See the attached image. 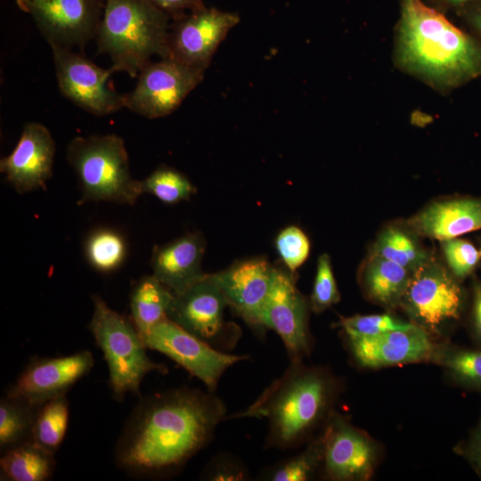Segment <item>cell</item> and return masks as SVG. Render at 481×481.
Masks as SVG:
<instances>
[{
    "label": "cell",
    "instance_id": "obj_1",
    "mask_svg": "<svg viewBox=\"0 0 481 481\" xmlns=\"http://www.w3.org/2000/svg\"><path fill=\"white\" fill-rule=\"evenodd\" d=\"M226 406L214 392L181 387L141 399L115 449L117 465L130 473H167L213 439Z\"/></svg>",
    "mask_w": 481,
    "mask_h": 481
},
{
    "label": "cell",
    "instance_id": "obj_2",
    "mask_svg": "<svg viewBox=\"0 0 481 481\" xmlns=\"http://www.w3.org/2000/svg\"><path fill=\"white\" fill-rule=\"evenodd\" d=\"M397 59L407 71L441 88L481 74V45L421 0H402Z\"/></svg>",
    "mask_w": 481,
    "mask_h": 481
},
{
    "label": "cell",
    "instance_id": "obj_3",
    "mask_svg": "<svg viewBox=\"0 0 481 481\" xmlns=\"http://www.w3.org/2000/svg\"><path fill=\"white\" fill-rule=\"evenodd\" d=\"M335 382L323 370L303 361L289 362L284 372L244 411L226 420L256 418L267 421L266 449L289 450L305 442L329 419Z\"/></svg>",
    "mask_w": 481,
    "mask_h": 481
},
{
    "label": "cell",
    "instance_id": "obj_4",
    "mask_svg": "<svg viewBox=\"0 0 481 481\" xmlns=\"http://www.w3.org/2000/svg\"><path fill=\"white\" fill-rule=\"evenodd\" d=\"M171 17L148 0H105L95 37L114 72L136 77L153 55L167 56Z\"/></svg>",
    "mask_w": 481,
    "mask_h": 481
},
{
    "label": "cell",
    "instance_id": "obj_5",
    "mask_svg": "<svg viewBox=\"0 0 481 481\" xmlns=\"http://www.w3.org/2000/svg\"><path fill=\"white\" fill-rule=\"evenodd\" d=\"M67 159L80 187L79 203L108 201L133 206L143 194L133 178L124 140L116 134L77 136L67 146Z\"/></svg>",
    "mask_w": 481,
    "mask_h": 481
},
{
    "label": "cell",
    "instance_id": "obj_6",
    "mask_svg": "<svg viewBox=\"0 0 481 481\" xmlns=\"http://www.w3.org/2000/svg\"><path fill=\"white\" fill-rule=\"evenodd\" d=\"M94 312L88 329L103 353L109 369L110 387L119 401L127 394L138 395L144 377L153 371L165 374L166 365L151 360L134 323L93 296Z\"/></svg>",
    "mask_w": 481,
    "mask_h": 481
},
{
    "label": "cell",
    "instance_id": "obj_7",
    "mask_svg": "<svg viewBox=\"0 0 481 481\" xmlns=\"http://www.w3.org/2000/svg\"><path fill=\"white\" fill-rule=\"evenodd\" d=\"M226 301L209 274L203 276L179 295H175L168 318L180 327L223 351L233 348L240 330L224 320Z\"/></svg>",
    "mask_w": 481,
    "mask_h": 481
},
{
    "label": "cell",
    "instance_id": "obj_8",
    "mask_svg": "<svg viewBox=\"0 0 481 481\" xmlns=\"http://www.w3.org/2000/svg\"><path fill=\"white\" fill-rule=\"evenodd\" d=\"M399 306L416 325L434 332L459 319L463 292L453 274L430 258L412 273Z\"/></svg>",
    "mask_w": 481,
    "mask_h": 481
},
{
    "label": "cell",
    "instance_id": "obj_9",
    "mask_svg": "<svg viewBox=\"0 0 481 481\" xmlns=\"http://www.w3.org/2000/svg\"><path fill=\"white\" fill-rule=\"evenodd\" d=\"M142 338L148 349L166 355L214 393L227 369L249 359L247 355L227 354L213 347L169 318L159 322Z\"/></svg>",
    "mask_w": 481,
    "mask_h": 481
},
{
    "label": "cell",
    "instance_id": "obj_10",
    "mask_svg": "<svg viewBox=\"0 0 481 481\" xmlns=\"http://www.w3.org/2000/svg\"><path fill=\"white\" fill-rule=\"evenodd\" d=\"M205 71L165 58L140 71L134 90L125 94V108L147 118L175 111L204 78Z\"/></svg>",
    "mask_w": 481,
    "mask_h": 481
},
{
    "label": "cell",
    "instance_id": "obj_11",
    "mask_svg": "<svg viewBox=\"0 0 481 481\" xmlns=\"http://www.w3.org/2000/svg\"><path fill=\"white\" fill-rule=\"evenodd\" d=\"M61 94L84 110L98 117L125 108V94L108 84L113 69H103L72 48L51 45Z\"/></svg>",
    "mask_w": 481,
    "mask_h": 481
},
{
    "label": "cell",
    "instance_id": "obj_12",
    "mask_svg": "<svg viewBox=\"0 0 481 481\" xmlns=\"http://www.w3.org/2000/svg\"><path fill=\"white\" fill-rule=\"evenodd\" d=\"M29 13L51 45L81 51L95 39L104 11L103 0H15Z\"/></svg>",
    "mask_w": 481,
    "mask_h": 481
},
{
    "label": "cell",
    "instance_id": "obj_13",
    "mask_svg": "<svg viewBox=\"0 0 481 481\" xmlns=\"http://www.w3.org/2000/svg\"><path fill=\"white\" fill-rule=\"evenodd\" d=\"M240 20L236 12L206 6L173 19L167 58L205 71L218 46Z\"/></svg>",
    "mask_w": 481,
    "mask_h": 481
},
{
    "label": "cell",
    "instance_id": "obj_14",
    "mask_svg": "<svg viewBox=\"0 0 481 481\" xmlns=\"http://www.w3.org/2000/svg\"><path fill=\"white\" fill-rule=\"evenodd\" d=\"M262 320L265 328L276 332L281 339L289 362L303 361L309 355L307 301L293 276L275 267Z\"/></svg>",
    "mask_w": 481,
    "mask_h": 481
},
{
    "label": "cell",
    "instance_id": "obj_15",
    "mask_svg": "<svg viewBox=\"0 0 481 481\" xmlns=\"http://www.w3.org/2000/svg\"><path fill=\"white\" fill-rule=\"evenodd\" d=\"M274 267L263 257L234 263L230 267L209 274L221 290L227 306L259 334L263 309L271 289Z\"/></svg>",
    "mask_w": 481,
    "mask_h": 481
},
{
    "label": "cell",
    "instance_id": "obj_16",
    "mask_svg": "<svg viewBox=\"0 0 481 481\" xmlns=\"http://www.w3.org/2000/svg\"><path fill=\"white\" fill-rule=\"evenodd\" d=\"M94 357L90 351H79L59 357L31 360L6 395L41 405L61 395L90 372Z\"/></svg>",
    "mask_w": 481,
    "mask_h": 481
},
{
    "label": "cell",
    "instance_id": "obj_17",
    "mask_svg": "<svg viewBox=\"0 0 481 481\" xmlns=\"http://www.w3.org/2000/svg\"><path fill=\"white\" fill-rule=\"evenodd\" d=\"M322 461L326 477L333 480H365L376 463V448L346 419L331 413L322 431Z\"/></svg>",
    "mask_w": 481,
    "mask_h": 481
},
{
    "label": "cell",
    "instance_id": "obj_18",
    "mask_svg": "<svg viewBox=\"0 0 481 481\" xmlns=\"http://www.w3.org/2000/svg\"><path fill=\"white\" fill-rule=\"evenodd\" d=\"M55 143L46 126L29 122L13 151L0 160V172L19 193L46 189L53 175Z\"/></svg>",
    "mask_w": 481,
    "mask_h": 481
},
{
    "label": "cell",
    "instance_id": "obj_19",
    "mask_svg": "<svg viewBox=\"0 0 481 481\" xmlns=\"http://www.w3.org/2000/svg\"><path fill=\"white\" fill-rule=\"evenodd\" d=\"M347 340L359 363L371 368L422 362L434 358L436 352L427 330L418 325Z\"/></svg>",
    "mask_w": 481,
    "mask_h": 481
},
{
    "label": "cell",
    "instance_id": "obj_20",
    "mask_svg": "<svg viewBox=\"0 0 481 481\" xmlns=\"http://www.w3.org/2000/svg\"><path fill=\"white\" fill-rule=\"evenodd\" d=\"M204 252L205 240L197 232L156 247L151 261L153 275L175 295H179L203 276Z\"/></svg>",
    "mask_w": 481,
    "mask_h": 481
},
{
    "label": "cell",
    "instance_id": "obj_21",
    "mask_svg": "<svg viewBox=\"0 0 481 481\" xmlns=\"http://www.w3.org/2000/svg\"><path fill=\"white\" fill-rule=\"evenodd\" d=\"M421 236L440 241L481 229V198L462 197L435 202L409 221Z\"/></svg>",
    "mask_w": 481,
    "mask_h": 481
},
{
    "label": "cell",
    "instance_id": "obj_22",
    "mask_svg": "<svg viewBox=\"0 0 481 481\" xmlns=\"http://www.w3.org/2000/svg\"><path fill=\"white\" fill-rule=\"evenodd\" d=\"M175 295L154 275L143 277L130 296L131 321L141 337L168 318Z\"/></svg>",
    "mask_w": 481,
    "mask_h": 481
},
{
    "label": "cell",
    "instance_id": "obj_23",
    "mask_svg": "<svg viewBox=\"0 0 481 481\" xmlns=\"http://www.w3.org/2000/svg\"><path fill=\"white\" fill-rule=\"evenodd\" d=\"M412 273L378 255H372L363 270V284L378 303L395 307L400 305Z\"/></svg>",
    "mask_w": 481,
    "mask_h": 481
},
{
    "label": "cell",
    "instance_id": "obj_24",
    "mask_svg": "<svg viewBox=\"0 0 481 481\" xmlns=\"http://www.w3.org/2000/svg\"><path fill=\"white\" fill-rule=\"evenodd\" d=\"M53 453L32 441L5 451L0 460L1 477L12 481H44L54 469Z\"/></svg>",
    "mask_w": 481,
    "mask_h": 481
},
{
    "label": "cell",
    "instance_id": "obj_25",
    "mask_svg": "<svg viewBox=\"0 0 481 481\" xmlns=\"http://www.w3.org/2000/svg\"><path fill=\"white\" fill-rule=\"evenodd\" d=\"M40 405L5 395L0 401V448L8 449L29 441Z\"/></svg>",
    "mask_w": 481,
    "mask_h": 481
},
{
    "label": "cell",
    "instance_id": "obj_26",
    "mask_svg": "<svg viewBox=\"0 0 481 481\" xmlns=\"http://www.w3.org/2000/svg\"><path fill=\"white\" fill-rule=\"evenodd\" d=\"M69 402L66 395L40 405L32 429L30 441L52 453L59 449L69 424Z\"/></svg>",
    "mask_w": 481,
    "mask_h": 481
},
{
    "label": "cell",
    "instance_id": "obj_27",
    "mask_svg": "<svg viewBox=\"0 0 481 481\" xmlns=\"http://www.w3.org/2000/svg\"><path fill=\"white\" fill-rule=\"evenodd\" d=\"M373 250L374 255L395 262L412 273L431 258L409 233L394 226L380 232Z\"/></svg>",
    "mask_w": 481,
    "mask_h": 481
},
{
    "label": "cell",
    "instance_id": "obj_28",
    "mask_svg": "<svg viewBox=\"0 0 481 481\" xmlns=\"http://www.w3.org/2000/svg\"><path fill=\"white\" fill-rule=\"evenodd\" d=\"M126 250L124 237L110 228L94 230L85 243V255L89 265L102 273L117 270L123 264Z\"/></svg>",
    "mask_w": 481,
    "mask_h": 481
},
{
    "label": "cell",
    "instance_id": "obj_29",
    "mask_svg": "<svg viewBox=\"0 0 481 481\" xmlns=\"http://www.w3.org/2000/svg\"><path fill=\"white\" fill-rule=\"evenodd\" d=\"M322 461V435L308 443L298 454L268 467L260 479L270 481H306L311 479Z\"/></svg>",
    "mask_w": 481,
    "mask_h": 481
},
{
    "label": "cell",
    "instance_id": "obj_30",
    "mask_svg": "<svg viewBox=\"0 0 481 481\" xmlns=\"http://www.w3.org/2000/svg\"><path fill=\"white\" fill-rule=\"evenodd\" d=\"M142 191L165 204L175 205L189 200L197 189L183 174L161 165L142 181Z\"/></svg>",
    "mask_w": 481,
    "mask_h": 481
},
{
    "label": "cell",
    "instance_id": "obj_31",
    "mask_svg": "<svg viewBox=\"0 0 481 481\" xmlns=\"http://www.w3.org/2000/svg\"><path fill=\"white\" fill-rule=\"evenodd\" d=\"M433 359L461 384L481 387V351L436 350Z\"/></svg>",
    "mask_w": 481,
    "mask_h": 481
},
{
    "label": "cell",
    "instance_id": "obj_32",
    "mask_svg": "<svg viewBox=\"0 0 481 481\" xmlns=\"http://www.w3.org/2000/svg\"><path fill=\"white\" fill-rule=\"evenodd\" d=\"M338 325L347 338H355L375 336L396 330H408L416 324L404 322L389 314H371L342 318Z\"/></svg>",
    "mask_w": 481,
    "mask_h": 481
},
{
    "label": "cell",
    "instance_id": "obj_33",
    "mask_svg": "<svg viewBox=\"0 0 481 481\" xmlns=\"http://www.w3.org/2000/svg\"><path fill=\"white\" fill-rule=\"evenodd\" d=\"M340 300V295L334 278L330 259L328 254L319 257L316 273L310 298V307L322 313Z\"/></svg>",
    "mask_w": 481,
    "mask_h": 481
},
{
    "label": "cell",
    "instance_id": "obj_34",
    "mask_svg": "<svg viewBox=\"0 0 481 481\" xmlns=\"http://www.w3.org/2000/svg\"><path fill=\"white\" fill-rule=\"evenodd\" d=\"M442 249L451 273L456 279H465L477 267L480 254L468 240L453 238L442 240Z\"/></svg>",
    "mask_w": 481,
    "mask_h": 481
},
{
    "label": "cell",
    "instance_id": "obj_35",
    "mask_svg": "<svg viewBox=\"0 0 481 481\" xmlns=\"http://www.w3.org/2000/svg\"><path fill=\"white\" fill-rule=\"evenodd\" d=\"M275 245L283 263L291 273L303 265L310 251L307 236L295 225L281 230L276 237Z\"/></svg>",
    "mask_w": 481,
    "mask_h": 481
},
{
    "label": "cell",
    "instance_id": "obj_36",
    "mask_svg": "<svg viewBox=\"0 0 481 481\" xmlns=\"http://www.w3.org/2000/svg\"><path fill=\"white\" fill-rule=\"evenodd\" d=\"M202 479L244 481L250 477L248 467L236 456L223 452L214 456L202 471Z\"/></svg>",
    "mask_w": 481,
    "mask_h": 481
},
{
    "label": "cell",
    "instance_id": "obj_37",
    "mask_svg": "<svg viewBox=\"0 0 481 481\" xmlns=\"http://www.w3.org/2000/svg\"><path fill=\"white\" fill-rule=\"evenodd\" d=\"M175 19L186 11L192 12L204 7L203 0H148Z\"/></svg>",
    "mask_w": 481,
    "mask_h": 481
},
{
    "label": "cell",
    "instance_id": "obj_38",
    "mask_svg": "<svg viewBox=\"0 0 481 481\" xmlns=\"http://www.w3.org/2000/svg\"><path fill=\"white\" fill-rule=\"evenodd\" d=\"M469 461L481 471V416L464 449Z\"/></svg>",
    "mask_w": 481,
    "mask_h": 481
},
{
    "label": "cell",
    "instance_id": "obj_39",
    "mask_svg": "<svg viewBox=\"0 0 481 481\" xmlns=\"http://www.w3.org/2000/svg\"><path fill=\"white\" fill-rule=\"evenodd\" d=\"M473 319L477 335L481 338V283L476 282L473 293Z\"/></svg>",
    "mask_w": 481,
    "mask_h": 481
},
{
    "label": "cell",
    "instance_id": "obj_40",
    "mask_svg": "<svg viewBox=\"0 0 481 481\" xmlns=\"http://www.w3.org/2000/svg\"><path fill=\"white\" fill-rule=\"evenodd\" d=\"M473 25L481 32V11L472 18Z\"/></svg>",
    "mask_w": 481,
    "mask_h": 481
},
{
    "label": "cell",
    "instance_id": "obj_41",
    "mask_svg": "<svg viewBox=\"0 0 481 481\" xmlns=\"http://www.w3.org/2000/svg\"><path fill=\"white\" fill-rule=\"evenodd\" d=\"M449 3H452V4H461V3H465V2H468V1H470V0H445Z\"/></svg>",
    "mask_w": 481,
    "mask_h": 481
},
{
    "label": "cell",
    "instance_id": "obj_42",
    "mask_svg": "<svg viewBox=\"0 0 481 481\" xmlns=\"http://www.w3.org/2000/svg\"><path fill=\"white\" fill-rule=\"evenodd\" d=\"M479 254H480V257H481V247H480Z\"/></svg>",
    "mask_w": 481,
    "mask_h": 481
}]
</instances>
